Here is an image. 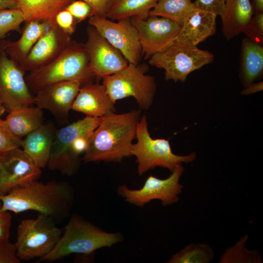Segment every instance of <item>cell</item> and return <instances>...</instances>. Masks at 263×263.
<instances>
[{
    "mask_svg": "<svg viewBox=\"0 0 263 263\" xmlns=\"http://www.w3.org/2000/svg\"><path fill=\"white\" fill-rule=\"evenodd\" d=\"M5 111H6L5 108L2 103L0 101V117L4 113Z\"/></svg>",
    "mask_w": 263,
    "mask_h": 263,
    "instance_id": "obj_43",
    "label": "cell"
},
{
    "mask_svg": "<svg viewBox=\"0 0 263 263\" xmlns=\"http://www.w3.org/2000/svg\"><path fill=\"white\" fill-rule=\"evenodd\" d=\"M243 33L252 41L263 46V13L254 14Z\"/></svg>",
    "mask_w": 263,
    "mask_h": 263,
    "instance_id": "obj_31",
    "label": "cell"
},
{
    "mask_svg": "<svg viewBox=\"0 0 263 263\" xmlns=\"http://www.w3.org/2000/svg\"><path fill=\"white\" fill-rule=\"evenodd\" d=\"M135 138L137 142L132 146L131 155L136 158L137 172L140 176L157 167L172 171L178 165L192 162L196 158L194 151L186 155L175 154L172 151L169 140L152 138L148 131L145 115L140 118L138 123Z\"/></svg>",
    "mask_w": 263,
    "mask_h": 263,
    "instance_id": "obj_5",
    "label": "cell"
},
{
    "mask_svg": "<svg viewBox=\"0 0 263 263\" xmlns=\"http://www.w3.org/2000/svg\"><path fill=\"white\" fill-rule=\"evenodd\" d=\"M100 118L86 116L57 130L47 165L48 168L67 175L75 172L79 160L72 152L71 145L79 136L92 133L98 125Z\"/></svg>",
    "mask_w": 263,
    "mask_h": 263,
    "instance_id": "obj_10",
    "label": "cell"
},
{
    "mask_svg": "<svg viewBox=\"0 0 263 263\" xmlns=\"http://www.w3.org/2000/svg\"><path fill=\"white\" fill-rule=\"evenodd\" d=\"M149 59L151 65L165 70V79L184 82L191 73L211 63L214 55L197 46L175 41L165 50Z\"/></svg>",
    "mask_w": 263,
    "mask_h": 263,
    "instance_id": "obj_8",
    "label": "cell"
},
{
    "mask_svg": "<svg viewBox=\"0 0 263 263\" xmlns=\"http://www.w3.org/2000/svg\"><path fill=\"white\" fill-rule=\"evenodd\" d=\"M158 0H114L107 18L120 20L137 16L147 17Z\"/></svg>",
    "mask_w": 263,
    "mask_h": 263,
    "instance_id": "obj_26",
    "label": "cell"
},
{
    "mask_svg": "<svg viewBox=\"0 0 263 263\" xmlns=\"http://www.w3.org/2000/svg\"><path fill=\"white\" fill-rule=\"evenodd\" d=\"M184 171L182 164L178 165L167 178L161 179L151 175L146 179L139 189H131L125 185L119 186L117 192L125 200L142 207L153 200H159L163 207L177 203L183 186L180 179Z\"/></svg>",
    "mask_w": 263,
    "mask_h": 263,
    "instance_id": "obj_11",
    "label": "cell"
},
{
    "mask_svg": "<svg viewBox=\"0 0 263 263\" xmlns=\"http://www.w3.org/2000/svg\"><path fill=\"white\" fill-rule=\"evenodd\" d=\"M20 260L17 255L15 244L9 239L0 241V263H19Z\"/></svg>",
    "mask_w": 263,
    "mask_h": 263,
    "instance_id": "obj_35",
    "label": "cell"
},
{
    "mask_svg": "<svg viewBox=\"0 0 263 263\" xmlns=\"http://www.w3.org/2000/svg\"><path fill=\"white\" fill-rule=\"evenodd\" d=\"M88 21L89 25L118 50L129 63L138 64L142 55L141 48L130 19L114 22L107 18L93 16Z\"/></svg>",
    "mask_w": 263,
    "mask_h": 263,
    "instance_id": "obj_13",
    "label": "cell"
},
{
    "mask_svg": "<svg viewBox=\"0 0 263 263\" xmlns=\"http://www.w3.org/2000/svg\"><path fill=\"white\" fill-rule=\"evenodd\" d=\"M18 9L16 0H0V10Z\"/></svg>",
    "mask_w": 263,
    "mask_h": 263,
    "instance_id": "obj_41",
    "label": "cell"
},
{
    "mask_svg": "<svg viewBox=\"0 0 263 263\" xmlns=\"http://www.w3.org/2000/svg\"><path fill=\"white\" fill-rule=\"evenodd\" d=\"M10 41L0 40V101L8 113L34 104V96L25 81L26 72L6 53Z\"/></svg>",
    "mask_w": 263,
    "mask_h": 263,
    "instance_id": "obj_9",
    "label": "cell"
},
{
    "mask_svg": "<svg viewBox=\"0 0 263 263\" xmlns=\"http://www.w3.org/2000/svg\"><path fill=\"white\" fill-rule=\"evenodd\" d=\"M56 25L64 32L72 36L75 32L77 22L71 13L65 9L56 16Z\"/></svg>",
    "mask_w": 263,
    "mask_h": 263,
    "instance_id": "obj_34",
    "label": "cell"
},
{
    "mask_svg": "<svg viewBox=\"0 0 263 263\" xmlns=\"http://www.w3.org/2000/svg\"><path fill=\"white\" fill-rule=\"evenodd\" d=\"M87 39L85 46L89 57L91 71L97 77L115 74L129 64L121 52L111 45L93 26L87 28Z\"/></svg>",
    "mask_w": 263,
    "mask_h": 263,
    "instance_id": "obj_15",
    "label": "cell"
},
{
    "mask_svg": "<svg viewBox=\"0 0 263 263\" xmlns=\"http://www.w3.org/2000/svg\"><path fill=\"white\" fill-rule=\"evenodd\" d=\"M54 22L55 20H35L25 22L20 38L16 41H11L6 49L8 56L19 63L23 61L37 41Z\"/></svg>",
    "mask_w": 263,
    "mask_h": 263,
    "instance_id": "obj_22",
    "label": "cell"
},
{
    "mask_svg": "<svg viewBox=\"0 0 263 263\" xmlns=\"http://www.w3.org/2000/svg\"><path fill=\"white\" fill-rule=\"evenodd\" d=\"M88 3L93 9L92 16L107 18L114 0H82Z\"/></svg>",
    "mask_w": 263,
    "mask_h": 263,
    "instance_id": "obj_37",
    "label": "cell"
},
{
    "mask_svg": "<svg viewBox=\"0 0 263 263\" xmlns=\"http://www.w3.org/2000/svg\"><path fill=\"white\" fill-rule=\"evenodd\" d=\"M57 130L52 124H42L22 140L21 147L39 168L48 162Z\"/></svg>",
    "mask_w": 263,
    "mask_h": 263,
    "instance_id": "obj_20",
    "label": "cell"
},
{
    "mask_svg": "<svg viewBox=\"0 0 263 263\" xmlns=\"http://www.w3.org/2000/svg\"><path fill=\"white\" fill-rule=\"evenodd\" d=\"M226 0H196L193 2L194 7L220 15Z\"/></svg>",
    "mask_w": 263,
    "mask_h": 263,
    "instance_id": "obj_36",
    "label": "cell"
},
{
    "mask_svg": "<svg viewBox=\"0 0 263 263\" xmlns=\"http://www.w3.org/2000/svg\"><path fill=\"white\" fill-rule=\"evenodd\" d=\"M263 82H259L257 83H252L250 85L244 89L242 91V94H253L263 90Z\"/></svg>",
    "mask_w": 263,
    "mask_h": 263,
    "instance_id": "obj_40",
    "label": "cell"
},
{
    "mask_svg": "<svg viewBox=\"0 0 263 263\" xmlns=\"http://www.w3.org/2000/svg\"><path fill=\"white\" fill-rule=\"evenodd\" d=\"M65 9L71 13L77 23L92 16V7L88 3L82 0L73 1Z\"/></svg>",
    "mask_w": 263,
    "mask_h": 263,
    "instance_id": "obj_33",
    "label": "cell"
},
{
    "mask_svg": "<svg viewBox=\"0 0 263 263\" xmlns=\"http://www.w3.org/2000/svg\"><path fill=\"white\" fill-rule=\"evenodd\" d=\"M241 45L240 77L245 88L263 77V46L246 37Z\"/></svg>",
    "mask_w": 263,
    "mask_h": 263,
    "instance_id": "obj_23",
    "label": "cell"
},
{
    "mask_svg": "<svg viewBox=\"0 0 263 263\" xmlns=\"http://www.w3.org/2000/svg\"><path fill=\"white\" fill-rule=\"evenodd\" d=\"M18 9L23 13L25 22L53 20L60 11L75 0H16Z\"/></svg>",
    "mask_w": 263,
    "mask_h": 263,
    "instance_id": "obj_25",
    "label": "cell"
},
{
    "mask_svg": "<svg viewBox=\"0 0 263 263\" xmlns=\"http://www.w3.org/2000/svg\"><path fill=\"white\" fill-rule=\"evenodd\" d=\"M131 20L137 31L145 59L161 52L176 40L181 26L168 18L155 16H137Z\"/></svg>",
    "mask_w": 263,
    "mask_h": 263,
    "instance_id": "obj_12",
    "label": "cell"
},
{
    "mask_svg": "<svg viewBox=\"0 0 263 263\" xmlns=\"http://www.w3.org/2000/svg\"><path fill=\"white\" fill-rule=\"evenodd\" d=\"M95 77L89 66L85 44L72 40L53 61L25 76L27 86L34 94L48 85L66 81H77L82 85L93 82Z\"/></svg>",
    "mask_w": 263,
    "mask_h": 263,
    "instance_id": "obj_3",
    "label": "cell"
},
{
    "mask_svg": "<svg viewBox=\"0 0 263 263\" xmlns=\"http://www.w3.org/2000/svg\"></svg>",
    "mask_w": 263,
    "mask_h": 263,
    "instance_id": "obj_44",
    "label": "cell"
},
{
    "mask_svg": "<svg viewBox=\"0 0 263 263\" xmlns=\"http://www.w3.org/2000/svg\"><path fill=\"white\" fill-rule=\"evenodd\" d=\"M41 174V169L20 148L1 154L0 196L6 194L14 188L38 180Z\"/></svg>",
    "mask_w": 263,
    "mask_h": 263,
    "instance_id": "obj_14",
    "label": "cell"
},
{
    "mask_svg": "<svg viewBox=\"0 0 263 263\" xmlns=\"http://www.w3.org/2000/svg\"><path fill=\"white\" fill-rule=\"evenodd\" d=\"M248 235L245 234L233 245L226 248L221 256L219 263H261V256L256 249L246 247Z\"/></svg>",
    "mask_w": 263,
    "mask_h": 263,
    "instance_id": "obj_29",
    "label": "cell"
},
{
    "mask_svg": "<svg viewBox=\"0 0 263 263\" xmlns=\"http://www.w3.org/2000/svg\"><path fill=\"white\" fill-rule=\"evenodd\" d=\"M254 14L250 0H226L220 15L225 38L229 40L243 33Z\"/></svg>",
    "mask_w": 263,
    "mask_h": 263,
    "instance_id": "obj_21",
    "label": "cell"
},
{
    "mask_svg": "<svg viewBox=\"0 0 263 263\" xmlns=\"http://www.w3.org/2000/svg\"><path fill=\"white\" fill-rule=\"evenodd\" d=\"M114 104L102 84L90 82L80 87L72 110L86 116L101 117L110 112H115Z\"/></svg>",
    "mask_w": 263,
    "mask_h": 263,
    "instance_id": "obj_18",
    "label": "cell"
},
{
    "mask_svg": "<svg viewBox=\"0 0 263 263\" xmlns=\"http://www.w3.org/2000/svg\"><path fill=\"white\" fill-rule=\"evenodd\" d=\"M122 235L107 232L77 215H73L52 251L38 262H54L72 254L89 255L99 248L121 242Z\"/></svg>",
    "mask_w": 263,
    "mask_h": 263,
    "instance_id": "obj_4",
    "label": "cell"
},
{
    "mask_svg": "<svg viewBox=\"0 0 263 263\" xmlns=\"http://www.w3.org/2000/svg\"><path fill=\"white\" fill-rule=\"evenodd\" d=\"M217 16L211 12L195 8L184 20L175 41L197 46L215 34Z\"/></svg>",
    "mask_w": 263,
    "mask_h": 263,
    "instance_id": "obj_19",
    "label": "cell"
},
{
    "mask_svg": "<svg viewBox=\"0 0 263 263\" xmlns=\"http://www.w3.org/2000/svg\"><path fill=\"white\" fill-rule=\"evenodd\" d=\"M22 140L9 130L5 120L0 119V154L21 147Z\"/></svg>",
    "mask_w": 263,
    "mask_h": 263,
    "instance_id": "obj_32",
    "label": "cell"
},
{
    "mask_svg": "<svg viewBox=\"0 0 263 263\" xmlns=\"http://www.w3.org/2000/svg\"><path fill=\"white\" fill-rule=\"evenodd\" d=\"M43 121L42 110L31 105L12 110L5 120L12 133L20 138L39 127Z\"/></svg>",
    "mask_w": 263,
    "mask_h": 263,
    "instance_id": "obj_24",
    "label": "cell"
},
{
    "mask_svg": "<svg viewBox=\"0 0 263 263\" xmlns=\"http://www.w3.org/2000/svg\"><path fill=\"white\" fill-rule=\"evenodd\" d=\"M251 3L254 14L263 13V0H252Z\"/></svg>",
    "mask_w": 263,
    "mask_h": 263,
    "instance_id": "obj_42",
    "label": "cell"
},
{
    "mask_svg": "<svg viewBox=\"0 0 263 263\" xmlns=\"http://www.w3.org/2000/svg\"><path fill=\"white\" fill-rule=\"evenodd\" d=\"M72 40L71 36L62 30L55 20L34 45L27 57L19 63L25 72L37 70L56 59Z\"/></svg>",
    "mask_w": 263,
    "mask_h": 263,
    "instance_id": "obj_16",
    "label": "cell"
},
{
    "mask_svg": "<svg viewBox=\"0 0 263 263\" xmlns=\"http://www.w3.org/2000/svg\"><path fill=\"white\" fill-rule=\"evenodd\" d=\"M74 198L72 187L67 183L35 180L0 196L1 210L18 213L36 211L51 218H60L68 214Z\"/></svg>",
    "mask_w": 263,
    "mask_h": 263,
    "instance_id": "obj_2",
    "label": "cell"
},
{
    "mask_svg": "<svg viewBox=\"0 0 263 263\" xmlns=\"http://www.w3.org/2000/svg\"><path fill=\"white\" fill-rule=\"evenodd\" d=\"M215 256L211 247L205 243L190 244L172 255L168 263H208Z\"/></svg>",
    "mask_w": 263,
    "mask_h": 263,
    "instance_id": "obj_28",
    "label": "cell"
},
{
    "mask_svg": "<svg viewBox=\"0 0 263 263\" xmlns=\"http://www.w3.org/2000/svg\"><path fill=\"white\" fill-rule=\"evenodd\" d=\"M145 73L137 65L129 63L122 70L103 77L102 84L114 103L118 100L133 97L140 109L147 110L152 104L156 84L154 77Z\"/></svg>",
    "mask_w": 263,
    "mask_h": 263,
    "instance_id": "obj_7",
    "label": "cell"
},
{
    "mask_svg": "<svg viewBox=\"0 0 263 263\" xmlns=\"http://www.w3.org/2000/svg\"><path fill=\"white\" fill-rule=\"evenodd\" d=\"M140 114V110H133L120 114L110 112L101 117L90 136L83 161H120L131 156Z\"/></svg>",
    "mask_w": 263,
    "mask_h": 263,
    "instance_id": "obj_1",
    "label": "cell"
},
{
    "mask_svg": "<svg viewBox=\"0 0 263 263\" xmlns=\"http://www.w3.org/2000/svg\"><path fill=\"white\" fill-rule=\"evenodd\" d=\"M0 201V241L9 239L12 216L8 211L1 210Z\"/></svg>",
    "mask_w": 263,
    "mask_h": 263,
    "instance_id": "obj_38",
    "label": "cell"
},
{
    "mask_svg": "<svg viewBox=\"0 0 263 263\" xmlns=\"http://www.w3.org/2000/svg\"><path fill=\"white\" fill-rule=\"evenodd\" d=\"M25 22L22 12L18 9L0 10V40L11 31L21 33L20 25Z\"/></svg>",
    "mask_w": 263,
    "mask_h": 263,
    "instance_id": "obj_30",
    "label": "cell"
},
{
    "mask_svg": "<svg viewBox=\"0 0 263 263\" xmlns=\"http://www.w3.org/2000/svg\"><path fill=\"white\" fill-rule=\"evenodd\" d=\"M82 84L77 81L53 83L42 88L34 96V104L50 111L56 117L64 118L72 110Z\"/></svg>",
    "mask_w": 263,
    "mask_h": 263,
    "instance_id": "obj_17",
    "label": "cell"
},
{
    "mask_svg": "<svg viewBox=\"0 0 263 263\" xmlns=\"http://www.w3.org/2000/svg\"><path fill=\"white\" fill-rule=\"evenodd\" d=\"M62 232L52 218L41 213L35 219L21 220L15 243L17 257L20 261L44 257L54 248Z\"/></svg>",
    "mask_w": 263,
    "mask_h": 263,
    "instance_id": "obj_6",
    "label": "cell"
},
{
    "mask_svg": "<svg viewBox=\"0 0 263 263\" xmlns=\"http://www.w3.org/2000/svg\"><path fill=\"white\" fill-rule=\"evenodd\" d=\"M92 133L79 136L73 141L71 150L75 156L79 157L81 153L85 152Z\"/></svg>",
    "mask_w": 263,
    "mask_h": 263,
    "instance_id": "obj_39",
    "label": "cell"
},
{
    "mask_svg": "<svg viewBox=\"0 0 263 263\" xmlns=\"http://www.w3.org/2000/svg\"><path fill=\"white\" fill-rule=\"evenodd\" d=\"M195 8L191 0H158L149 15L168 18L181 26Z\"/></svg>",
    "mask_w": 263,
    "mask_h": 263,
    "instance_id": "obj_27",
    "label": "cell"
}]
</instances>
